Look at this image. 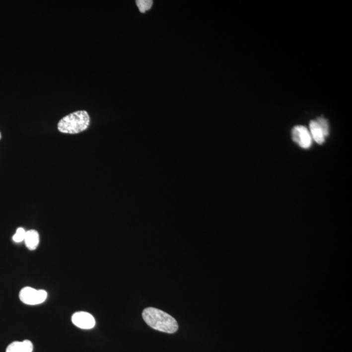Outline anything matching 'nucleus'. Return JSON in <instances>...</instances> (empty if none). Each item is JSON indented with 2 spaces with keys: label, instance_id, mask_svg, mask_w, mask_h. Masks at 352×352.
Returning <instances> with one entry per match:
<instances>
[{
  "label": "nucleus",
  "instance_id": "1",
  "mask_svg": "<svg viewBox=\"0 0 352 352\" xmlns=\"http://www.w3.org/2000/svg\"><path fill=\"white\" fill-rule=\"evenodd\" d=\"M143 320L154 330L166 333H174L178 330V324L170 314L153 307L146 308L142 312Z\"/></svg>",
  "mask_w": 352,
  "mask_h": 352
},
{
  "label": "nucleus",
  "instance_id": "2",
  "mask_svg": "<svg viewBox=\"0 0 352 352\" xmlns=\"http://www.w3.org/2000/svg\"><path fill=\"white\" fill-rule=\"evenodd\" d=\"M90 122L88 112L85 110H77L64 116L59 121L58 130L64 134H79L88 129Z\"/></svg>",
  "mask_w": 352,
  "mask_h": 352
},
{
  "label": "nucleus",
  "instance_id": "3",
  "mask_svg": "<svg viewBox=\"0 0 352 352\" xmlns=\"http://www.w3.org/2000/svg\"><path fill=\"white\" fill-rule=\"evenodd\" d=\"M19 297L23 303L28 305H37L45 301L47 298V292L43 289L25 287L20 291Z\"/></svg>",
  "mask_w": 352,
  "mask_h": 352
},
{
  "label": "nucleus",
  "instance_id": "4",
  "mask_svg": "<svg viewBox=\"0 0 352 352\" xmlns=\"http://www.w3.org/2000/svg\"><path fill=\"white\" fill-rule=\"evenodd\" d=\"M292 139L294 142L297 143L300 147L303 149H309L311 146L312 139L310 134L309 131L305 127L298 126L293 128L292 133Z\"/></svg>",
  "mask_w": 352,
  "mask_h": 352
},
{
  "label": "nucleus",
  "instance_id": "5",
  "mask_svg": "<svg viewBox=\"0 0 352 352\" xmlns=\"http://www.w3.org/2000/svg\"><path fill=\"white\" fill-rule=\"evenodd\" d=\"M71 320L74 326L82 330H90L95 326V318L88 312H76L72 315Z\"/></svg>",
  "mask_w": 352,
  "mask_h": 352
},
{
  "label": "nucleus",
  "instance_id": "6",
  "mask_svg": "<svg viewBox=\"0 0 352 352\" xmlns=\"http://www.w3.org/2000/svg\"><path fill=\"white\" fill-rule=\"evenodd\" d=\"M33 346L32 342L28 340L15 341L8 346L6 352H32Z\"/></svg>",
  "mask_w": 352,
  "mask_h": 352
},
{
  "label": "nucleus",
  "instance_id": "7",
  "mask_svg": "<svg viewBox=\"0 0 352 352\" xmlns=\"http://www.w3.org/2000/svg\"><path fill=\"white\" fill-rule=\"evenodd\" d=\"M309 128V132L312 139L318 144L324 143L326 136L316 120L311 121L310 122Z\"/></svg>",
  "mask_w": 352,
  "mask_h": 352
},
{
  "label": "nucleus",
  "instance_id": "8",
  "mask_svg": "<svg viewBox=\"0 0 352 352\" xmlns=\"http://www.w3.org/2000/svg\"><path fill=\"white\" fill-rule=\"evenodd\" d=\"M25 244L31 251H34L38 247L39 243V234L35 230L26 231L24 239Z\"/></svg>",
  "mask_w": 352,
  "mask_h": 352
},
{
  "label": "nucleus",
  "instance_id": "9",
  "mask_svg": "<svg viewBox=\"0 0 352 352\" xmlns=\"http://www.w3.org/2000/svg\"><path fill=\"white\" fill-rule=\"evenodd\" d=\"M136 3L139 11L141 13H144L145 11L151 9L152 5H153V1L151 0H137Z\"/></svg>",
  "mask_w": 352,
  "mask_h": 352
},
{
  "label": "nucleus",
  "instance_id": "10",
  "mask_svg": "<svg viewBox=\"0 0 352 352\" xmlns=\"http://www.w3.org/2000/svg\"><path fill=\"white\" fill-rule=\"evenodd\" d=\"M26 231L23 228H18L16 230L15 234L12 237V240L16 243L22 242L24 241L25 236H26Z\"/></svg>",
  "mask_w": 352,
  "mask_h": 352
},
{
  "label": "nucleus",
  "instance_id": "11",
  "mask_svg": "<svg viewBox=\"0 0 352 352\" xmlns=\"http://www.w3.org/2000/svg\"><path fill=\"white\" fill-rule=\"evenodd\" d=\"M316 121L317 122L318 125H319L321 129H322L325 136H326V137H328L329 135V133H330V131H329L328 123L327 122L326 119L322 117H319L318 118L317 120Z\"/></svg>",
  "mask_w": 352,
  "mask_h": 352
},
{
  "label": "nucleus",
  "instance_id": "12",
  "mask_svg": "<svg viewBox=\"0 0 352 352\" xmlns=\"http://www.w3.org/2000/svg\"><path fill=\"white\" fill-rule=\"evenodd\" d=\"M1 139V133H0V139Z\"/></svg>",
  "mask_w": 352,
  "mask_h": 352
}]
</instances>
